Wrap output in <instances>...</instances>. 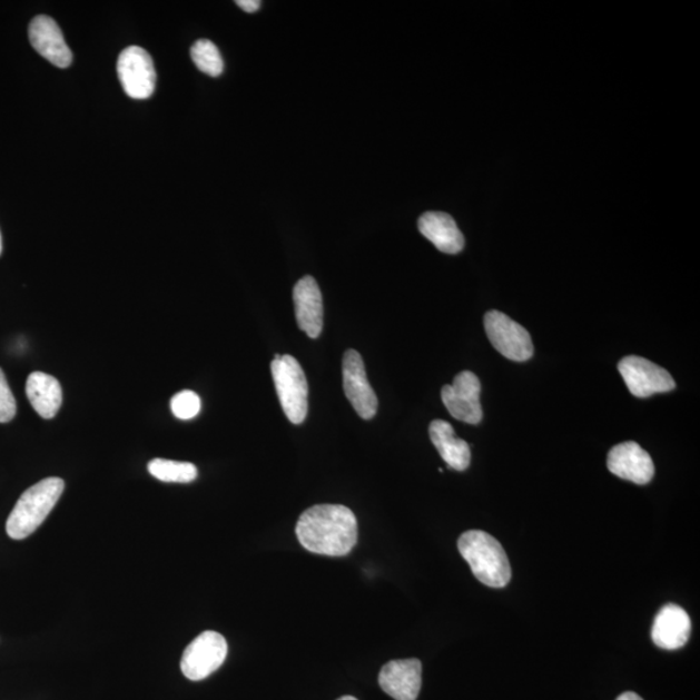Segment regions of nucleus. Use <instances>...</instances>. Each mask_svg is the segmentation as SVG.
Here are the masks:
<instances>
[{
	"label": "nucleus",
	"mask_w": 700,
	"mask_h": 700,
	"mask_svg": "<svg viewBox=\"0 0 700 700\" xmlns=\"http://www.w3.org/2000/svg\"><path fill=\"white\" fill-rule=\"evenodd\" d=\"M296 534L310 553L345 556L358 541L357 517L343 505H316L298 517Z\"/></svg>",
	"instance_id": "f257e3e1"
},
{
	"label": "nucleus",
	"mask_w": 700,
	"mask_h": 700,
	"mask_svg": "<svg viewBox=\"0 0 700 700\" xmlns=\"http://www.w3.org/2000/svg\"><path fill=\"white\" fill-rule=\"evenodd\" d=\"M459 550L480 583L495 589L510 583L509 558L490 533L477 530L463 533L459 540Z\"/></svg>",
	"instance_id": "f03ea898"
},
{
	"label": "nucleus",
	"mask_w": 700,
	"mask_h": 700,
	"mask_svg": "<svg viewBox=\"0 0 700 700\" xmlns=\"http://www.w3.org/2000/svg\"><path fill=\"white\" fill-rule=\"evenodd\" d=\"M65 487V480L47 477L23 492L8 516L6 524L8 536L12 540H23L33 534L50 515Z\"/></svg>",
	"instance_id": "7ed1b4c3"
},
{
	"label": "nucleus",
	"mask_w": 700,
	"mask_h": 700,
	"mask_svg": "<svg viewBox=\"0 0 700 700\" xmlns=\"http://www.w3.org/2000/svg\"><path fill=\"white\" fill-rule=\"evenodd\" d=\"M272 375L283 412L290 423L302 424L308 415L309 397L308 381L302 365L289 354H275Z\"/></svg>",
	"instance_id": "20e7f679"
},
{
	"label": "nucleus",
	"mask_w": 700,
	"mask_h": 700,
	"mask_svg": "<svg viewBox=\"0 0 700 700\" xmlns=\"http://www.w3.org/2000/svg\"><path fill=\"white\" fill-rule=\"evenodd\" d=\"M227 651L229 647L223 634L214 631L203 632L186 648L180 660V670L188 680L207 679L224 664Z\"/></svg>",
	"instance_id": "39448f33"
},
{
	"label": "nucleus",
	"mask_w": 700,
	"mask_h": 700,
	"mask_svg": "<svg viewBox=\"0 0 700 700\" xmlns=\"http://www.w3.org/2000/svg\"><path fill=\"white\" fill-rule=\"evenodd\" d=\"M485 333L495 351L503 357L525 362L533 356V343L526 329L499 310H491L484 317Z\"/></svg>",
	"instance_id": "423d86ee"
},
{
	"label": "nucleus",
	"mask_w": 700,
	"mask_h": 700,
	"mask_svg": "<svg viewBox=\"0 0 700 700\" xmlns=\"http://www.w3.org/2000/svg\"><path fill=\"white\" fill-rule=\"evenodd\" d=\"M117 73L126 96L148 99L156 88V70L152 58L138 46L125 49L117 61Z\"/></svg>",
	"instance_id": "0eeeda50"
},
{
	"label": "nucleus",
	"mask_w": 700,
	"mask_h": 700,
	"mask_svg": "<svg viewBox=\"0 0 700 700\" xmlns=\"http://www.w3.org/2000/svg\"><path fill=\"white\" fill-rule=\"evenodd\" d=\"M619 373L634 397L648 398L676 388L671 374L647 358L628 356L621 359Z\"/></svg>",
	"instance_id": "6e6552de"
},
{
	"label": "nucleus",
	"mask_w": 700,
	"mask_h": 700,
	"mask_svg": "<svg viewBox=\"0 0 700 700\" xmlns=\"http://www.w3.org/2000/svg\"><path fill=\"white\" fill-rule=\"evenodd\" d=\"M345 396L362 420H373L377 412V397L366 375L364 359L357 351L348 349L343 357Z\"/></svg>",
	"instance_id": "1a4fd4ad"
},
{
	"label": "nucleus",
	"mask_w": 700,
	"mask_h": 700,
	"mask_svg": "<svg viewBox=\"0 0 700 700\" xmlns=\"http://www.w3.org/2000/svg\"><path fill=\"white\" fill-rule=\"evenodd\" d=\"M482 384L471 372H462L454 377L452 385H445L442 391L443 403L453 418L469 424H479L483 420V408L480 404Z\"/></svg>",
	"instance_id": "9d476101"
},
{
	"label": "nucleus",
	"mask_w": 700,
	"mask_h": 700,
	"mask_svg": "<svg viewBox=\"0 0 700 700\" xmlns=\"http://www.w3.org/2000/svg\"><path fill=\"white\" fill-rule=\"evenodd\" d=\"M608 467L613 475L639 485L649 484L655 474L650 454L634 442L613 446L609 453Z\"/></svg>",
	"instance_id": "9b49d317"
},
{
	"label": "nucleus",
	"mask_w": 700,
	"mask_h": 700,
	"mask_svg": "<svg viewBox=\"0 0 700 700\" xmlns=\"http://www.w3.org/2000/svg\"><path fill=\"white\" fill-rule=\"evenodd\" d=\"M29 39L33 49L53 66L68 68L72 65L73 55L66 43L65 36L57 21L49 16H37L30 22Z\"/></svg>",
	"instance_id": "f8f14e48"
},
{
	"label": "nucleus",
	"mask_w": 700,
	"mask_h": 700,
	"mask_svg": "<svg viewBox=\"0 0 700 700\" xmlns=\"http://www.w3.org/2000/svg\"><path fill=\"white\" fill-rule=\"evenodd\" d=\"M379 686L395 700H416L422 688L421 660H392L382 668Z\"/></svg>",
	"instance_id": "ddd939ff"
},
{
	"label": "nucleus",
	"mask_w": 700,
	"mask_h": 700,
	"mask_svg": "<svg viewBox=\"0 0 700 700\" xmlns=\"http://www.w3.org/2000/svg\"><path fill=\"white\" fill-rule=\"evenodd\" d=\"M295 313L298 328L317 339L324 328V300L316 279L306 275L294 288Z\"/></svg>",
	"instance_id": "4468645a"
},
{
	"label": "nucleus",
	"mask_w": 700,
	"mask_h": 700,
	"mask_svg": "<svg viewBox=\"0 0 700 700\" xmlns=\"http://www.w3.org/2000/svg\"><path fill=\"white\" fill-rule=\"evenodd\" d=\"M691 634V620L680 605L670 603L658 612L652 625V641L658 648L678 650L688 643Z\"/></svg>",
	"instance_id": "2eb2a0df"
},
{
	"label": "nucleus",
	"mask_w": 700,
	"mask_h": 700,
	"mask_svg": "<svg viewBox=\"0 0 700 700\" xmlns=\"http://www.w3.org/2000/svg\"><path fill=\"white\" fill-rule=\"evenodd\" d=\"M421 234L447 255H457L465 247V238L454 219L443 211H427L418 221Z\"/></svg>",
	"instance_id": "dca6fc26"
},
{
	"label": "nucleus",
	"mask_w": 700,
	"mask_h": 700,
	"mask_svg": "<svg viewBox=\"0 0 700 700\" xmlns=\"http://www.w3.org/2000/svg\"><path fill=\"white\" fill-rule=\"evenodd\" d=\"M430 437L446 465L453 470L465 471L470 466L471 451L465 440L455 436L451 423L434 421L430 424Z\"/></svg>",
	"instance_id": "f3484780"
},
{
	"label": "nucleus",
	"mask_w": 700,
	"mask_h": 700,
	"mask_svg": "<svg viewBox=\"0 0 700 700\" xmlns=\"http://www.w3.org/2000/svg\"><path fill=\"white\" fill-rule=\"evenodd\" d=\"M27 396L43 420H52L60 411L62 391L57 377L39 372L30 374L27 381Z\"/></svg>",
	"instance_id": "a211bd4d"
},
{
	"label": "nucleus",
	"mask_w": 700,
	"mask_h": 700,
	"mask_svg": "<svg viewBox=\"0 0 700 700\" xmlns=\"http://www.w3.org/2000/svg\"><path fill=\"white\" fill-rule=\"evenodd\" d=\"M148 471L164 483L187 484L198 477V469L188 462L156 459L148 463Z\"/></svg>",
	"instance_id": "6ab92c4d"
},
{
	"label": "nucleus",
	"mask_w": 700,
	"mask_h": 700,
	"mask_svg": "<svg viewBox=\"0 0 700 700\" xmlns=\"http://www.w3.org/2000/svg\"><path fill=\"white\" fill-rule=\"evenodd\" d=\"M191 58L195 66L210 77L221 76L224 72V59L217 46L209 39H199L191 47Z\"/></svg>",
	"instance_id": "aec40b11"
},
{
	"label": "nucleus",
	"mask_w": 700,
	"mask_h": 700,
	"mask_svg": "<svg viewBox=\"0 0 700 700\" xmlns=\"http://www.w3.org/2000/svg\"><path fill=\"white\" fill-rule=\"evenodd\" d=\"M171 412L180 421H190L200 413L201 401L193 391H183L171 398Z\"/></svg>",
	"instance_id": "412c9836"
},
{
	"label": "nucleus",
	"mask_w": 700,
	"mask_h": 700,
	"mask_svg": "<svg viewBox=\"0 0 700 700\" xmlns=\"http://www.w3.org/2000/svg\"><path fill=\"white\" fill-rule=\"evenodd\" d=\"M18 413L13 393L8 385L3 369L0 368V423H10Z\"/></svg>",
	"instance_id": "4be33fe9"
},
{
	"label": "nucleus",
	"mask_w": 700,
	"mask_h": 700,
	"mask_svg": "<svg viewBox=\"0 0 700 700\" xmlns=\"http://www.w3.org/2000/svg\"><path fill=\"white\" fill-rule=\"evenodd\" d=\"M236 6H239L243 11L254 13L259 10V7H262V2H259V0H238V2H236Z\"/></svg>",
	"instance_id": "5701e85b"
},
{
	"label": "nucleus",
	"mask_w": 700,
	"mask_h": 700,
	"mask_svg": "<svg viewBox=\"0 0 700 700\" xmlns=\"http://www.w3.org/2000/svg\"><path fill=\"white\" fill-rule=\"evenodd\" d=\"M617 700H643L640 696L628 691V693L621 694Z\"/></svg>",
	"instance_id": "b1692460"
},
{
	"label": "nucleus",
	"mask_w": 700,
	"mask_h": 700,
	"mask_svg": "<svg viewBox=\"0 0 700 700\" xmlns=\"http://www.w3.org/2000/svg\"><path fill=\"white\" fill-rule=\"evenodd\" d=\"M337 700H358V699L354 698V697H351V696H345V697H343L341 699H337Z\"/></svg>",
	"instance_id": "393cba45"
},
{
	"label": "nucleus",
	"mask_w": 700,
	"mask_h": 700,
	"mask_svg": "<svg viewBox=\"0 0 700 700\" xmlns=\"http://www.w3.org/2000/svg\"><path fill=\"white\" fill-rule=\"evenodd\" d=\"M2 250H3V240H2V233H0V255H2Z\"/></svg>",
	"instance_id": "a878e982"
}]
</instances>
